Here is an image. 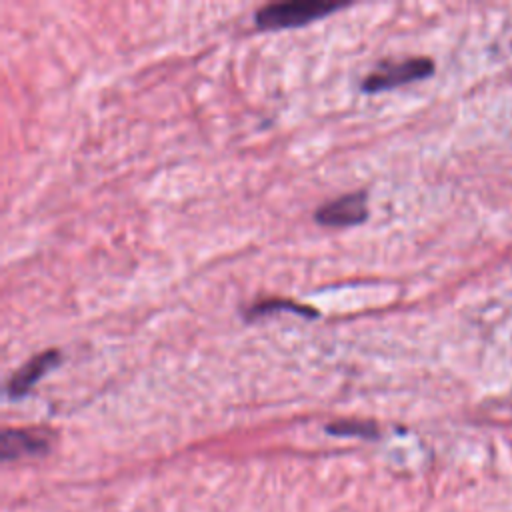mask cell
<instances>
[{"mask_svg": "<svg viewBox=\"0 0 512 512\" xmlns=\"http://www.w3.org/2000/svg\"><path fill=\"white\" fill-rule=\"evenodd\" d=\"M366 192H348L342 194L322 206L314 212V220L320 226L328 228H346V226H356L362 224L368 218V208H366Z\"/></svg>", "mask_w": 512, "mask_h": 512, "instance_id": "3", "label": "cell"}, {"mask_svg": "<svg viewBox=\"0 0 512 512\" xmlns=\"http://www.w3.org/2000/svg\"><path fill=\"white\" fill-rule=\"evenodd\" d=\"M326 432L334 436H358V438H376L378 426L372 420H336L326 424Z\"/></svg>", "mask_w": 512, "mask_h": 512, "instance_id": "7", "label": "cell"}, {"mask_svg": "<svg viewBox=\"0 0 512 512\" xmlns=\"http://www.w3.org/2000/svg\"><path fill=\"white\" fill-rule=\"evenodd\" d=\"M278 310L294 312V314L308 316V318L320 316V312H318L316 308L306 306V304H300V302H296V300H288V298H264V300L252 302V304L244 310V318L250 322V320L262 318V316L272 314V312H278Z\"/></svg>", "mask_w": 512, "mask_h": 512, "instance_id": "6", "label": "cell"}, {"mask_svg": "<svg viewBox=\"0 0 512 512\" xmlns=\"http://www.w3.org/2000/svg\"><path fill=\"white\" fill-rule=\"evenodd\" d=\"M50 448L48 434L30 428H4L2 432V460H12L20 456L44 454Z\"/></svg>", "mask_w": 512, "mask_h": 512, "instance_id": "5", "label": "cell"}, {"mask_svg": "<svg viewBox=\"0 0 512 512\" xmlns=\"http://www.w3.org/2000/svg\"><path fill=\"white\" fill-rule=\"evenodd\" d=\"M434 72V62L426 56H412L402 60H386L380 62L370 74L362 78L360 88L364 92H382L392 90L422 78H428Z\"/></svg>", "mask_w": 512, "mask_h": 512, "instance_id": "2", "label": "cell"}, {"mask_svg": "<svg viewBox=\"0 0 512 512\" xmlns=\"http://www.w3.org/2000/svg\"><path fill=\"white\" fill-rule=\"evenodd\" d=\"M62 360L58 350H44L36 356H32L28 362H24L6 382V394L10 400H18L22 396H26L32 386L44 376L48 374L54 366H58Z\"/></svg>", "mask_w": 512, "mask_h": 512, "instance_id": "4", "label": "cell"}, {"mask_svg": "<svg viewBox=\"0 0 512 512\" xmlns=\"http://www.w3.org/2000/svg\"><path fill=\"white\" fill-rule=\"evenodd\" d=\"M346 2H326V0H288L264 4L256 10L254 22L260 30H282L298 28L310 24L318 18L328 16L334 10L344 8Z\"/></svg>", "mask_w": 512, "mask_h": 512, "instance_id": "1", "label": "cell"}]
</instances>
